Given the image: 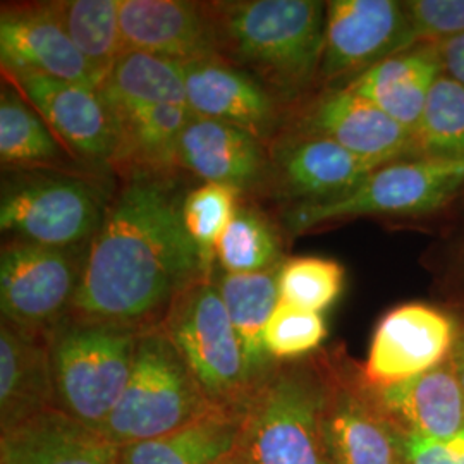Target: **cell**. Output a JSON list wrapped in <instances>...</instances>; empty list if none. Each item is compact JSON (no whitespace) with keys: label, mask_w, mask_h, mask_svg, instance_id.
I'll return each instance as SVG.
<instances>
[{"label":"cell","mask_w":464,"mask_h":464,"mask_svg":"<svg viewBox=\"0 0 464 464\" xmlns=\"http://www.w3.org/2000/svg\"><path fill=\"white\" fill-rule=\"evenodd\" d=\"M375 398L329 382L324 429L335 464H399L401 449Z\"/></svg>","instance_id":"cell-24"},{"label":"cell","mask_w":464,"mask_h":464,"mask_svg":"<svg viewBox=\"0 0 464 464\" xmlns=\"http://www.w3.org/2000/svg\"><path fill=\"white\" fill-rule=\"evenodd\" d=\"M416 44H440L464 34V0L404 2Z\"/></svg>","instance_id":"cell-34"},{"label":"cell","mask_w":464,"mask_h":464,"mask_svg":"<svg viewBox=\"0 0 464 464\" xmlns=\"http://www.w3.org/2000/svg\"><path fill=\"white\" fill-rule=\"evenodd\" d=\"M159 327L183 358L210 406L241 411L253 387L216 276L201 277L184 289Z\"/></svg>","instance_id":"cell-6"},{"label":"cell","mask_w":464,"mask_h":464,"mask_svg":"<svg viewBox=\"0 0 464 464\" xmlns=\"http://www.w3.org/2000/svg\"><path fill=\"white\" fill-rule=\"evenodd\" d=\"M325 337L322 314L279 301L266 322V349L276 362H291L315 351Z\"/></svg>","instance_id":"cell-33"},{"label":"cell","mask_w":464,"mask_h":464,"mask_svg":"<svg viewBox=\"0 0 464 464\" xmlns=\"http://www.w3.org/2000/svg\"><path fill=\"white\" fill-rule=\"evenodd\" d=\"M86 248L5 239L0 251L2 322L34 334L55 331L71 312Z\"/></svg>","instance_id":"cell-9"},{"label":"cell","mask_w":464,"mask_h":464,"mask_svg":"<svg viewBox=\"0 0 464 464\" xmlns=\"http://www.w3.org/2000/svg\"><path fill=\"white\" fill-rule=\"evenodd\" d=\"M179 169L205 183L236 189L241 198L264 201L272 193V160L266 143L241 128L191 117L179 140Z\"/></svg>","instance_id":"cell-17"},{"label":"cell","mask_w":464,"mask_h":464,"mask_svg":"<svg viewBox=\"0 0 464 464\" xmlns=\"http://www.w3.org/2000/svg\"><path fill=\"white\" fill-rule=\"evenodd\" d=\"M0 164L2 172L50 170L92 176L52 133L45 119L4 80L0 92Z\"/></svg>","instance_id":"cell-25"},{"label":"cell","mask_w":464,"mask_h":464,"mask_svg":"<svg viewBox=\"0 0 464 464\" xmlns=\"http://www.w3.org/2000/svg\"><path fill=\"white\" fill-rule=\"evenodd\" d=\"M217 55L256 78L293 111L318 86L327 4L316 0L203 2Z\"/></svg>","instance_id":"cell-2"},{"label":"cell","mask_w":464,"mask_h":464,"mask_svg":"<svg viewBox=\"0 0 464 464\" xmlns=\"http://www.w3.org/2000/svg\"><path fill=\"white\" fill-rule=\"evenodd\" d=\"M241 411L214 408L179 430L124 446L119 464L218 463L236 448Z\"/></svg>","instance_id":"cell-27"},{"label":"cell","mask_w":464,"mask_h":464,"mask_svg":"<svg viewBox=\"0 0 464 464\" xmlns=\"http://www.w3.org/2000/svg\"><path fill=\"white\" fill-rule=\"evenodd\" d=\"M383 415L416 431L448 442L464 429V392L454 368L435 366L413 379L372 387Z\"/></svg>","instance_id":"cell-23"},{"label":"cell","mask_w":464,"mask_h":464,"mask_svg":"<svg viewBox=\"0 0 464 464\" xmlns=\"http://www.w3.org/2000/svg\"><path fill=\"white\" fill-rule=\"evenodd\" d=\"M463 186L464 160H399L375 169L344 198L284 208L282 226L298 236L360 217L423 216L446 205Z\"/></svg>","instance_id":"cell-8"},{"label":"cell","mask_w":464,"mask_h":464,"mask_svg":"<svg viewBox=\"0 0 464 464\" xmlns=\"http://www.w3.org/2000/svg\"><path fill=\"white\" fill-rule=\"evenodd\" d=\"M2 71L34 72L99 90L102 78L72 44L57 2L2 4Z\"/></svg>","instance_id":"cell-14"},{"label":"cell","mask_w":464,"mask_h":464,"mask_svg":"<svg viewBox=\"0 0 464 464\" xmlns=\"http://www.w3.org/2000/svg\"><path fill=\"white\" fill-rule=\"evenodd\" d=\"M270 199L320 205L351 195L375 170L329 138L287 126L270 145Z\"/></svg>","instance_id":"cell-12"},{"label":"cell","mask_w":464,"mask_h":464,"mask_svg":"<svg viewBox=\"0 0 464 464\" xmlns=\"http://www.w3.org/2000/svg\"><path fill=\"white\" fill-rule=\"evenodd\" d=\"M344 268L331 258L296 256L277 272L279 301L301 310L322 314L341 296Z\"/></svg>","instance_id":"cell-32"},{"label":"cell","mask_w":464,"mask_h":464,"mask_svg":"<svg viewBox=\"0 0 464 464\" xmlns=\"http://www.w3.org/2000/svg\"><path fill=\"white\" fill-rule=\"evenodd\" d=\"M216 255L227 274L277 272L285 262L282 226L268 216L260 201L241 198Z\"/></svg>","instance_id":"cell-28"},{"label":"cell","mask_w":464,"mask_h":464,"mask_svg":"<svg viewBox=\"0 0 464 464\" xmlns=\"http://www.w3.org/2000/svg\"><path fill=\"white\" fill-rule=\"evenodd\" d=\"M2 74L34 105L52 133L80 164L109 170L114 131L99 90L34 72L2 71Z\"/></svg>","instance_id":"cell-16"},{"label":"cell","mask_w":464,"mask_h":464,"mask_svg":"<svg viewBox=\"0 0 464 464\" xmlns=\"http://www.w3.org/2000/svg\"><path fill=\"white\" fill-rule=\"evenodd\" d=\"M401 454L408 464H456L446 442L416 431H406Z\"/></svg>","instance_id":"cell-35"},{"label":"cell","mask_w":464,"mask_h":464,"mask_svg":"<svg viewBox=\"0 0 464 464\" xmlns=\"http://www.w3.org/2000/svg\"><path fill=\"white\" fill-rule=\"evenodd\" d=\"M444 74L437 44H416L383 59L346 86L416 134L427 99Z\"/></svg>","instance_id":"cell-22"},{"label":"cell","mask_w":464,"mask_h":464,"mask_svg":"<svg viewBox=\"0 0 464 464\" xmlns=\"http://www.w3.org/2000/svg\"><path fill=\"white\" fill-rule=\"evenodd\" d=\"M446 444L456 464H464V429L459 433H456L452 439H449Z\"/></svg>","instance_id":"cell-38"},{"label":"cell","mask_w":464,"mask_h":464,"mask_svg":"<svg viewBox=\"0 0 464 464\" xmlns=\"http://www.w3.org/2000/svg\"><path fill=\"white\" fill-rule=\"evenodd\" d=\"M331 377L315 363L277 362L241 411V464H335L324 429Z\"/></svg>","instance_id":"cell-3"},{"label":"cell","mask_w":464,"mask_h":464,"mask_svg":"<svg viewBox=\"0 0 464 464\" xmlns=\"http://www.w3.org/2000/svg\"><path fill=\"white\" fill-rule=\"evenodd\" d=\"M454 344V327L448 315L410 303L382 316L365 365L370 387H383L421 375L442 365Z\"/></svg>","instance_id":"cell-18"},{"label":"cell","mask_w":464,"mask_h":464,"mask_svg":"<svg viewBox=\"0 0 464 464\" xmlns=\"http://www.w3.org/2000/svg\"><path fill=\"white\" fill-rule=\"evenodd\" d=\"M289 126L329 138L375 169L420 159L415 133L346 86L310 97L293 112Z\"/></svg>","instance_id":"cell-11"},{"label":"cell","mask_w":464,"mask_h":464,"mask_svg":"<svg viewBox=\"0 0 464 464\" xmlns=\"http://www.w3.org/2000/svg\"><path fill=\"white\" fill-rule=\"evenodd\" d=\"M83 174L4 172L0 231L7 239L52 248L88 246L111 197Z\"/></svg>","instance_id":"cell-7"},{"label":"cell","mask_w":464,"mask_h":464,"mask_svg":"<svg viewBox=\"0 0 464 464\" xmlns=\"http://www.w3.org/2000/svg\"><path fill=\"white\" fill-rule=\"evenodd\" d=\"M176 179L122 181L88 243L69 320L145 332L207 277Z\"/></svg>","instance_id":"cell-1"},{"label":"cell","mask_w":464,"mask_h":464,"mask_svg":"<svg viewBox=\"0 0 464 464\" xmlns=\"http://www.w3.org/2000/svg\"><path fill=\"white\" fill-rule=\"evenodd\" d=\"M450 365L454 368V373L458 377V381L461 383L464 392V334L458 339L456 346L452 348V358H450Z\"/></svg>","instance_id":"cell-37"},{"label":"cell","mask_w":464,"mask_h":464,"mask_svg":"<svg viewBox=\"0 0 464 464\" xmlns=\"http://www.w3.org/2000/svg\"><path fill=\"white\" fill-rule=\"evenodd\" d=\"M124 52H141L176 63L218 57L203 2L121 0Z\"/></svg>","instance_id":"cell-19"},{"label":"cell","mask_w":464,"mask_h":464,"mask_svg":"<svg viewBox=\"0 0 464 464\" xmlns=\"http://www.w3.org/2000/svg\"><path fill=\"white\" fill-rule=\"evenodd\" d=\"M102 99L114 131L109 172L121 181L176 179L181 172L179 140L191 117L189 107L150 99Z\"/></svg>","instance_id":"cell-13"},{"label":"cell","mask_w":464,"mask_h":464,"mask_svg":"<svg viewBox=\"0 0 464 464\" xmlns=\"http://www.w3.org/2000/svg\"><path fill=\"white\" fill-rule=\"evenodd\" d=\"M181 66L188 107L195 116L241 128L266 147L289 126L295 111L248 72L220 57Z\"/></svg>","instance_id":"cell-15"},{"label":"cell","mask_w":464,"mask_h":464,"mask_svg":"<svg viewBox=\"0 0 464 464\" xmlns=\"http://www.w3.org/2000/svg\"><path fill=\"white\" fill-rule=\"evenodd\" d=\"M444 72L464 86V34L437 44Z\"/></svg>","instance_id":"cell-36"},{"label":"cell","mask_w":464,"mask_h":464,"mask_svg":"<svg viewBox=\"0 0 464 464\" xmlns=\"http://www.w3.org/2000/svg\"><path fill=\"white\" fill-rule=\"evenodd\" d=\"M57 7L72 44L105 80L111 67L124 53L119 17L121 0H57Z\"/></svg>","instance_id":"cell-29"},{"label":"cell","mask_w":464,"mask_h":464,"mask_svg":"<svg viewBox=\"0 0 464 464\" xmlns=\"http://www.w3.org/2000/svg\"><path fill=\"white\" fill-rule=\"evenodd\" d=\"M416 45L404 2H327L318 86H348L370 67Z\"/></svg>","instance_id":"cell-10"},{"label":"cell","mask_w":464,"mask_h":464,"mask_svg":"<svg viewBox=\"0 0 464 464\" xmlns=\"http://www.w3.org/2000/svg\"><path fill=\"white\" fill-rule=\"evenodd\" d=\"M416 141L420 159L464 160V86L446 72L430 90Z\"/></svg>","instance_id":"cell-30"},{"label":"cell","mask_w":464,"mask_h":464,"mask_svg":"<svg viewBox=\"0 0 464 464\" xmlns=\"http://www.w3.org/2000/svg\"><path fill=\"white\" fill-rule=\"evenodd\" d=\"M52 334L0 325V431L57 406L52 370Z\"/></svg>","instance_id":"cell-20"},{"label":"cell","mask_w":464,"mask_h":464,"mask_svg":"<svg viewBox=\"0 0 464 464\" xmlns=\"http://www.w3.org/2000/svg\"><path fill=\"white\" fill-rule=\"evenodd\" d=\"M140 334L69 318L52 332L59 410L100 431L128 387Z\"/></svg>","instance_id":"cell-5"},{"label":"cell","mask_w":464,"mask_h":464,"mask_svg":"<svg viewBox=\"0 0 464 464\" xmlns=\"http://www.w3.org/2000/svg\"><path fill=\"white\" fill-rule=\"evenodd\" d=\"M210 410L179 353L155 327L140 334L128 387L100 433L124 448L179 430Z\"/></svg>","instance_id":"cell-4"},{"label":"cell","mask_w":464,"mask_h":464,"mask_svg":"<svg viewBox=\"0 0 464 464\" xmlns=\"http://www.w3.org/2000/svg\"><path fill=\"white\" fill-rule=\"evenodd\" d=\"M277 272H222L216 277L217 287L245 353L246 372L253 389L277 363L266 349V322L279 303Z\"/></svg>","instance_id":"cell-26"},{"label":"cell","mask_w":464,"mask_h":464,"mask_svg":"<svg viewBox=\"0 0 464 464\" xmlns=\"http://www.w3.org/2000/svg\"><path fill=\"white\" fill-rule=\"evenodd\" d=\"M121 448L53 408L0 431V464H119Z\"/></svg>","instance_id":"cell-21"},{"label":"cell","mask_w":464,"mask_h":464,"mask_svg":"<svg viewBox=\"0 0 464 464\" xmlns=\"http://www.w3.org/2000/svg\"><path fill=\"white\" fill-rule=\"evenodd\" d=\"M216 464H241L239 461H237V458L234 456V450H232L231 454L229 456H226L224 459H220L218 463Z\"/></svg>","instance_id":"cell-39"},{"label":"cell","mask_w":464,"mask_h":464,"mask_svg":"<svg viewBox=\"0 0 464 464\" xmlns=\"http://www.w3.org/2000/svg\"><path fill=\"white\" fill-rule=\"evenodd\" d=\"M239 199L236 189L212 183H203L184 195V227L198 248L207 277L216 276L217 245L229 227Z\"/></svg>","instance_id":"cell-31"}]
</instances>
